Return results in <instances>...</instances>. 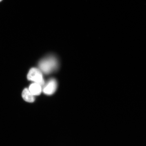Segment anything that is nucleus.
Instances as JSON below:
<instances>
[{
	"label": "nucleus",
	"mask_w": 146,
	"mask_h": 146,
	"mask_svg": "<svg viewBox=\"0 0 146 146\" xmlns=\"http://www.w3.org/2000/svg\"><path fill=\"white\" fill-rule=\"evenodd\" d=\"M27 77L28 80L39 84L41 87L44 84L42 74L39 69L34 68L31 69L27 74Z\"/></svg>",
	"instance_id": "obj_1"
},
{
	"label": "nucleus",
	"mask_w": 146,
	"mask_h": 146,
	"mask_svg": "<svg viewBox=\"0 0 146 146\" xmlns=\"http://www.w3.org/2000/svg\"><path fill=\"white\" fill-rule=\"evenodd\" d=\"M56 62L54 58H49L42 61L39 64L41 70L45 74H48L55 68Z\"/></svg>",
	"instance_id": "obj_2"
},
{
	"label": "nucleus",
	"mask_w": 146,
	"mask_h": 146,
	"mask_svg": "<svg viewBox=\"0 0 146 146\" xmlns=\"http://www.w3.org/2000/svg\"><path fill=\"white\" fill-rule=\"evenodd\" d=\"M57 85V82L55 80H50L43 88V92L48 95L53 94L56 90Z\"/></svg>",
	"instance_id": "obj_3"
},
{
	"label": "nucleus",
	"mask_w": 146,
	"mask_h": 146,
	"mask_svg": "<svg viewBox=\"0 0 146 146\" xmlns=\"http://www.w3.org/2000/svg\"><path fill=\"white\" fill-rule=\"evenodd\" d=\"M29 90L33 95L38 96L41 92L42 87L39 84L35 83L30 85Z\"/></svg>",
	"instance_id": "obj_4"
},
{
	"label": "nucleus",
	"mask_w": 146,
	"mask_h": 146,
	"mask_svg": "<svg viewBox=\"0 0 146 146\" xmlns=\"http://www.w3.org/2000/svg\"><path fill=\"white\" fill-rule=\"evenodd\" d=\"M22 96L24 100L29 103H33L35 100L34 96L27 88L24 89L22 93Z\"/></svg>",
	"instance_id": "obj_5"
},
{
	"label": "nucleus",
	"mask_w": 146,
	"mask_h": 146,
	"mask_svg": "<svg viewBox=\"0 0 146 146\" xmlns=\"http://www.w3.org/2000/svg\"><path fill=\"white\" fill-rule=\"evenodd\" d=\"M2 1H3V0H0V2H1Z\"/></svg>",
	"instance_id": "obj_6"
}]
</instances>
